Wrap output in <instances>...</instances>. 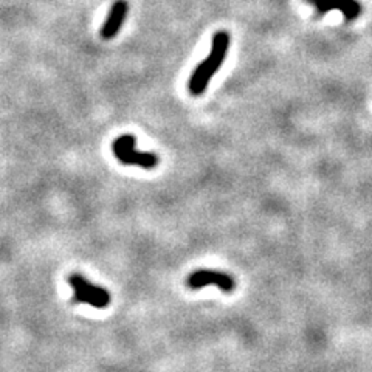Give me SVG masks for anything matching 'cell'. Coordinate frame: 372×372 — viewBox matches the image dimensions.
I'll use <instances>...</instances> for the list:
<instances>
[{
	"instance_id": "1",
	"label": "cell",
	"mask_w": 372,
	"mask_h": 372,
	"mask_svg": "<svg viewBox=\"0 0 372 372\" xmlns=\"http://www.w3.org/2000/svg\"><path fill=\"white\" fill-rule=\"evenodd\" d=\"M230 48V35L227 31H217L211 42V51L205 59L198 64L189 78L188 89L191 95H202L210 84V81L216 75L217 70L222 67L223 61L228 55Z\"/></svg>"
},
{
	"instance_id": "5",
	"label": "cell",
	"mask_w": 372,
	"mask_h": 372,
	"mask_svg": "<svg viewBox=\"0 0 372 372\" xmlns=\"http://www.w3.org/2000/svg\"><path fill=\"white\" fill-rule=\"evenodd\" d=\"M307 2L315 6L319 16L326 15V12L331 10L342 11L348 22L355 21V19L362 15L363 10L362 3L357 2V0H307Z\"/></svg>"
},
{
	"instance_id": "4",
	"label": "cell",
	"mask_w": 372,
	"mask_h": 372,
	"mask_svg": "<svg viewBox=\"0 0 372 372\" xmlns=\"http://www.w3.org/2000/svg\"><path fill=\"white\" fill-rule=\"evenodd\" d=\"M186 284L192 290H198V288L208 287V286H216L219 287L222 292H233L236 287V282L233 279L232 275H228L225 272L219 270H196L192 272L188 279H186Z\"/></svg>"
},
{
	"instance_id": "6",
	"label": "cell",
	"mask_w": 372,
	"mask_h": 372,
	"mask_svg": "<svg viewBox=\"0 0 372 372\" xmlns=\"http://www.w3.org/2000/svg\"><path fill=\"white\" fill-rule=\"evenodd\" d=\"M127 11H129V5H127L126 0H117V2L112 5L106 22L101 28L102 39H106V41L113 39V37L118 35V31L121 30V25H123V22L127 17Z\"/></svg>"
},
{
	"instance_id": "3",
	"label": "cell",
	"mask_w": 372,
	"mask_h": 372,
	"mask_svg": "<svg viewBox=\"0 0 372 372\" xmlns=\"http://www.w3.org/2000/svg\"><path fill=\"white\" fill-rule=\"evenodd\" d=\"M70 287L73 288L75 301L76 303L89 304L96 309H104L111 304V295L100 286L92 284L91 281H87L81 275H72L68 279Z\"/></svg>"
},
{
	"instance_id": "2",
	"label": "cell",
	"mask_w": 372,
	"mask_h": 372,
	"mask_svg": "<svg viewBox=\"0 0 372 372\" xmlns=\"http://www.w3.org/2000/svg\"><path fill=\"white\" fill-rule=\"evenodd\" d=\"M112 151L121 163L140 166L143 169H154L158 165V157L152 152H140L136 149V137L131 133L121 136L113 141Z\"/></svg>"
}]
</instances>
